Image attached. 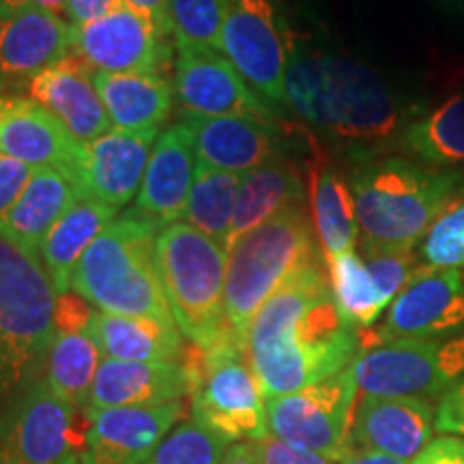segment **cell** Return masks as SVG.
<instances>
[{
  "label": "cell",
  "mask_w": 464,
  "mask_h": 464,
  "mask_svg": "<svg viewBox=\"0 0 464 464\" xmlns=\"http://www.w3.org/2000/svg\"><path fill=\"white\" fill-rule=\"evenodd\" d=\"M362 258L368 266L370 276L379 288L381 299L385 301L387 310L393 299L406 288L413 277L423 269L415 249H392V247H370L362 246Z\"/></svg>",
  "instance_id": "obj_38"
},
{
  "label": "cell",
  "mask_w": 464,
  "mask_h": 464,
  "mask_svg": "<svg viewBox=\"0 0 464 464\" xmlns=\"http://www.w3.org/2000/svg\"><path fill=\"white\" fill-rule=\"evenodd\" d=\"M324 263H327L329 284H332L334 299L342 316L357 329L374 327L387 305L381 299L379 288H376L362 254L357 249H348L338 256L327 258Z\"/></svg>",
  "instance_id": "obj_34"
},
{
  "label": "cell",
  "mask_w": 464,
  "mask_h": 464,
  "mask_svg": "<svg viewBox=\"0 0 464 464\" xmlns=\"http://www.w3.org/2000/svg\"><path fill=\"white\" fill-rule=\"evenodd\" d=\"M181 415L183 402L121 406L86 415L80 464H144Z\"/></svg>",
  "instance_id": "obj_17"
},
{
  "label": "cell",
  "mask_w": 464,
  "mask_h": 464,
  "mask_svg": "<svg viewBox=\"0 0 464 464\" xmlns=\"http://www.w3.org/2000/svg\"><path fill=\"white\" fill-rule=\"evenodd\" d=\"M183 123L194 138L200 164L232 174H247L256 168L284 160L276 127L239 116H185Z\"/></svg>",
  "instance_id": "obj_22"
},
{
  "label": "cell",
  "mask_w": 464,
  "mask_h": 464,
  "mask_svg": "<svg viewBox=\"0 0 464 464\" xmlns=\"http://www.w3.org/2000/svg\"><path fill=\"white\" fill-rule=\"evenodd\" d=\"M0 155L33 168H54L84 189L86 144L28 97L0 92Z\"/></svg>",
  "instance_id": "obj_16"
},
{
  "label": "cell",
  "mask_w": 464,
  "mask_h": 464,
  "mask_svg": "<svg viewBox=\"0 0 464 464\" xmlns=\"http://www.w3.org/2000/svg\"><path fill=\"white\" fill-rule=\"evenodd\" d=\"M194 387L188 362H119L103 357L92 382L84 417L121 406H164L181 402Z\"/></svg>",
  "instance_id": "obj_20"
},
{
  "label": "cell",
  "mask_w": 464,
  "mask_h": 464,
  "mask_svg": "<svg viewBox=\"0 0 464 464\" xmlns=\"http://www.w3.org/2000/svg\"><path fill=\"white\" fill-rule=\"evenodd\" d=\"M34 170L37 168L22 164V161L7 158V155H0V222L14 208Z\"/></svg>",
  "instance_id": "obj_39"
},
{
  "label": "cell",
  "mask_w": 464,
  "mask_h": 464,
  "mask_svg": "<svg viewBox=\"0 0 464 464\" xmlns=\"http://www.w3.org/2000/svg\"><path fill=\"white\" fill-rule=\"evenodd\" d=\"M222 464H263L260 462L258 450L254 445V440H241V443L230 445L226 450Z\"/></svg>",
  "instance_id": "obj_45"
},
{
  "label": "cell",
  "mask_w": 464,
  "mask_h": 464,
  "mask_svg": "<svg viewBox=\"0 0 464 464\" xmlns=\"http://www.w3.org/2000/svg\"><path fill=\"white\" fill-rule=\"evenodd\" d=\"M155 265L179 332L198 351L224 335L228 249L185 222L160 228Z\"/></svg>",
  "instance_id": "obj_7"
},
{
  "label": "cell",
  "mask_w": 464,
  "mask_h": 464,
  "mask_svg": "<svg viewBox=\"0 0 464 464\" xmlns=\"http://www.w3.org/2000/svg\"><path fill=\"white\" fill-rule=\"evenodd\" d=\"M56 299L42 258L0 237V400L44 370Z\"/></svg>",
  "instance_id": "obj_6"
},
{
  "label": "cell",
  "mask_w": 464,
  "mask_h": 464,
  "mask_svg": "<svg viewBox=\"0 0 464 464\" xmlns=\"http://www.w3.org/2000/svg\"><path fill=\"white\" fill-rule=\"evenodd\" d=\"M84 434L78 409L37 376L0 409V464H80Z\"/></svg>",
  "instance_id": "obj_9"
},
{
  "label": "cell",
  "mask_w": 464,
  "mask_h": 464,
  "mask_svg": "<svg viewBox=\"0 0 464 464\" xmlns=\"http://www.w3.org/2000/svg\"><path fill=\"white\" fill-rule=\"evenodd\" d=\"M230 0H168L174 45L222 52Z\"/></svg>",
  "instance_id": "obj_35"
},
{
  "label": "cell",
  "mask_w": 464,
  "mask_h": 464,
  "mask_svg": "<svg viewBox=\"0 0 464 464\" xmlns=\"http://www.w3.org/2000/svg\"><path fill=\"white\" fill-rule=\"evenodd\" d=\"M102 362L103 353L92 329L54 332L45 357L44 379L56 396L84 411Z\"/></svg>",
  "instance_id": "obj_32"
},
{
  "label": "cell",
  "mask_w": 464,
  "mask_h": 464,
  "mask_svg": "<svg viewBox=\"0 0 464 464\" xmlns=\"http://www.w3.org/2000/svg\"><path fill=\"white\" fill-rule=\"evenodd\" d=\"M464 332V269L423 266L393 299L381 327L359 329V351L393 340H443Z\"/></svg>",
  "instance_id": "obj_13"
},
{
  "label": "cell",
  "mask_w": 464,
  "mask_h": 464,
  "mask_svg": "<svg viewBox=\"0 0 464 464\" xmlns=\"http://www.w3.org/2000/svg\"><path fill=\"white\" fill-rule=\"evenodd\" d=\"M92 332L103 357L119 362H181L185 338L174 323L97 312Z\"/></svg>",
  "instance_id": "obj_28"
},
{
  "label": "cell",
  "mask_w": 464,
  "mask_h": 464,
  "mask_svg": "<svg viewBox=\"0 0 464 464\" xmlns=\"http://www.w3.org/2000/svg\"><path fill=\"white\" fill-rule=\"evenodd\" d=\"M277 0H230L222 54L271 108H286V69L293 45Z\"/></svg>",
  "instance_id": "obj_12"
},
{
  "label": "cell",
  "mask_w": 464,
  "mask_h": 464,
  "mask_svg": "<svg viewBox=\"0 0 464 464\" xmlns=\"http://www.w3.org/2000/svg\"><path fill=\"white\" fill-rule=\"evenodd\" d=\"M95 84L116 130L161 131L174 106V84L166 73L95 72Z\"/></svg>",
  "instance_id": "obj_26"
},
{
  "label": "cell",
  "mask_w": 464,
  "mask_h": 464,
  "mask_svg": "<svg viewBox=\"0 0 464 464\" xmlns=\"http://www.w3.org/2000/svg\"><path fill=\"white\" fill-rule=\"evenodd\" d=\"M228 440L194 420L177 423L144 464H222Z\"/></svg>",
  "instance_id": "obj_36"
},
{
  "label": "cell",
  "mask_w": 464,
  "mask_h": 464,
  "mask_svg": "<svg viewBox=\"0 0 464 464\" xmlns=\"http://www.w3.org/2000/svg\"><path fill=\"white\" fill-rule=\"evenodd\" d=\"M82 196L84 189L67 174L54 168H37L14 208L0 222V237L39 256L54 224Z\"/></svg>",
  "instance_id": "obj_25"
},
{
  "label": "cell",
  "mask_w": 464,
  "mask_h": 464,
  "mask_svg": "<svg viewBox=\"0 0 464 464\" xmlns=\"http://www.w3.org/2000/svg\"><path fill=\"white\" fill-rule=\"evenodd\" d=\"M432 430L434 409L428 400L363 396L353 411L351 445L409 462L430 443Z\"/></svg>",
  "instance_id": "obj_19"
},
{
  "label": "cell",
  "mask_w": 464,
  "mask_h": 464,
  "mask_svg": "<svg viewBox=\"0 0 464 464\" xmlns=\"http://www.w3.org/2000/svg\"><path fill=\"white\" fill-rule=\"evenodd\" d=\"M26 97L48 110L82 144L97 140L114 127L97 91L95 69L73 52L26 80Z\"/></svg>",
  "instance_id": "obj_18"
},
{
  "label": "cell",
  "mask_w": 464,
  "mask_h": 464,
  "mask_svg": "<svg viewBox=\"0 0 464 464\" xmlns=\"http://www.w3.org/2000/svg\"><path fill=\"white\" fill-rule=\"evenodd\" d=\"M362 246L415 249L440 213L464 194V172L406 158H374L351 179Z\"/></svg>",
  "instance_id": "obj_3"
},
{
  "label": "cell",
  "mask_w": 464,
  "mask_h": 464,
  "mask_svg": "<svg viewBox=\"0 0 464 464\" xmlns=\"http://www.w3.org/2000/svg\"><path fill=\"white\" fill-rule=\"evenodd\" d=\"M351 365L304 390L266 400L271 437L342 462L351 454V423L357 404Z\"/></svg>",
  "instance_id": "obj_11"
},
{
  "label": "cell",
  "mask_w": 464,
  "mask_h": 464,
  "mask_svg": "<svg viewBox=\"0 0 464 464\" xmlns=\"http://www.w3.org/2000/svg\"><path fill=\"white\" fill-rule=\"evenodd\" d=\"M72 54V24L45 9L0 14V78L31 80Z\"/></svg>",
  "instance_id": "obj_23"
},
{
  "label": "cell",
  "mask_w": 464,
  "mask_h": 464,
  "mask_svg": "<svg viewBox=\"0 0 464 464\" xmlns=\"http://www.w3.org/2000/svg\"><path fill=\"white\" fill-rule=\"evenodd\" d=\"M450 3H464V0H450Z\"/></svg>",
  "instance_id": "obj_49"
},
{
  "label": "cell",
  "mask_w": 464,
  "mask_h": 464,
  "mask_svg": "<svg viewBox=\"0 0 464 464\" xmlns=\"http://www.w3.org/2000/svg\"><path fill=\"white\" fill-rule=\"evenodd\" d=\"M114 219L116 208L103 205L92 196H82L54 224L39 249V258H42L58 295L72 290L75 266L82 260L86 249L92 246V241Z\"/></svg>",
  "instance_id": "obj_29"
},
{
  "label": "cell",
  "mask_w": 464,
  "mask_h": 464,
  "mask_svg": "<svg viewBox=\"0 0 464 464\" xmlns=\"http://www.w3.org/2000/svg\"><path fill=\"white\" fill-rule=\"evenodd\" d=\"M241 179V174L218 170L198 161L183 222L228 249Z\"/></svg>",
  "instance_id": "obj_33"
},
{
  "label": "cell",
  "mask_w": 464,
  "mask_h": 464,
  "mask_svg": "<svg viewBox=\"0 0 464 464\" xmlns=\"http://www.w3.org/2000/svg\"><path fill=\"white\" fill-rule=\"evenodd\" d=\"M198 158L183 121L166 127L155 140L133 213L164 228L183 222Z\"/></svg>",
  "instance_id": "obj_21"
},
{
  "label": "cell",
  "mask_w": 464,
  "mask_h": 464,
  "mask_svg": "<svg viewBox=\"0 0 464 464\" xmlns=\"http://www.w3.org/2000/svg\"><path fill=\"white\" fill-rule=\"evenodd\" d=\"M307 198V185L299 168L286 160L271 161L243 174L235 219H232L230 243L256 226L269 222L284 208L299 205ZM228 243V246H230Z\"/></svg>",
  "instance_id": "obj_30"
},
{
  "label": "cell",
  "mask_w": 464,
  "mask_h": 464,
  "mask_svg": "<svg viewBox=\"0 0 464 464\" xmlns=\"http://www.w3.org/2000/svg\"><path fill=\"white\" fill-rule=\"evenodd\" d=\"M72 52L106 73H166L172 61L166 34L130 5L91 24H72Z\"/></svg>",
  "instance_id": "obj_14"
},
{
  "label": "cell",
  "mask_w": 464,
  "mask_h": 464,
  "mask_svg": "<svg viewBox=\"0 0 464 464\" xmlns=\"http://www.w3.org/2000/svg\"><path fill=\"white\" fill-rule=\"evenodd\" d=\"M321 260L310 208L293 205L228 246L224 335L246 348L247 329L265 301L304 266Z\"/></svg>",
  "instance_id": "obj_4"
},
{
  "label": "cell",
  "mask_w": 464,
  "mask_h": 464,
  "mask_svg": "<svg viewBox=\"0 0 464 464\" xmlns=\"http://www.w3.org/2000/svg\"><path fill=\"white\" fill-rule=\"evenodd\" d=\"M254 445H256L263 464H335L327 456L295 448V445L284 443V440L271 437V434H266L260 440H254Z\"/></svg>",
  "instance_id": "obj_40"
},
{
  "label": "cell",
  "mask_w": 464,
  "mask_h": 464,
  "mask_svg": "<svg viewBox=\"0 0 464 464\" xmlns=\"http://www.w3.org/2000/svg\"><path fill=\"white\" fill-rule=\"evenodd\" d=\"M121 5H125V0H67L65 15L69 24L82 26L112 14Z\"/></svg>",
  "instance_id": "obj_43"
},
{
  "label": "cell",
  "mask_w": 464,
  "mask_h": 464,
  "mask_svg": "<svg viewBox=\"0 0 464 464\" xmlns=\"http://www.w3.org/2000/svg\"><path fill=\"white\" fill-rule=\"evenodd\" d=\"M65 5L67 0H0V14L34 7V9H45V11H52V14L61 15L63 11H65Z\"/></svg>",
  "instance_id": "obj_46"
},
{
  "label": "cell",
  "mask_w": 464,
  "mask_h": 464,
  "mask_svg": "<svg viewBox=\"0 0 464 464\" xmlns=\"http://www.w3.org/2000/svg\"><path fill=\"white\" fill-rule=\"evenodd\" d=\"M398 149L421 164L443 170L464 166V95L415 112L400 133Z\"/></svg>",
  "instance_id": "obj_31"
},
{
  "label": "cell",
  "mask_w": 464,
  "mask_h": 464,
  "mask_svg": "<svg viewBox=\"0 0 464 464\" xmlns=\"http://www.w3.org/2000/svg\"><path fill=\"white\" fill-rule=\"evenodd\" d=\"M3 89H5V80L0 78V91H3Z\"/></svg>",
  "instance_id": "obj_48"
},
{
  "label": "cell",
  "mask_w": 464,
  "mask_h": 464,
  "mask_svg": "<svg viewBox=\"0 0 464 464\" xmlns=\"http://www.w3.org/2000/svg\"><path fill=\"white\" fill-rule=\"evenodd\" d=\"M417 256L432 269H464V194L428 228Z\"/></svg>",
  "instance_id": "obj_37"
},
{
  "label": "cell",
  "mask_w": 464,
  "mask_h": 464,
  "mask_svg": "<svg viewBox=\"0 0 464 464\" xmlns=\"http://www.w3.org/2000/svg\"><path fill=\"white\" fill-rule=\"evenodd\" d=\"M125 5H130L131 9L147 15L166 37H172L170 15H168V0H125Z\"/></svg>",
  "instance_id": "obj_44"
},
{
  "label": "cell",
  "mask_w": 464,
  "mask_h": 464,
  "mask_svg": "<svg viewBox=\"0 0 464 464\" xmlns=\"http://www.w3.org/2000/svg\"><path fill=\"white\" fill-rule=\"evenodd\" d=\"M174 48V97L189 116H239L274 125V108L260 100L222 52Z\"/></svg>",
  "instance_id": "obj_15"
},
{
  "label": "cell",
  "mask_w": 464,
  "mask_h": 464,
  "mask_svg": "<svg viewBox=\"0 0 464 464\" xmlns=\"http://www.w3.org/2000/svg\"><path fill=\"white\" fill-rule=\"evenodd\" d=\"M340 464H406V462L387 454H376V451L353 450Z\"/></svg>",
  "instance_id": "obj_47"
},
{
  "label": "cell",
  "mask_w": 464,
  "mask_h": 464,
  "mask_svg": "<svg viewBox=\"0 0 464 464\" xmlns=\"http://www.w3.org/2000/svg\"><path fill=\"white\" fill-rule=\"evenodd\" d=\"M434 430L464 439V376L440 398L434 415Z\"/></svg>",
  "instance_id": "obj_41"
},
{
  "label": "cell",
  "mask_w": 464,
  "mask_h": 464,
  "mask_svg": "<svg viewBox=\"0 0 464 464\" xmlns=\"http://www.w3.org/2000/svg\"><path fill=\"white\" fill-rule=\"evenodd\" d=\"M160 133H133L112 127L97 140L86 144V196L102 200L116 211L136 200Z\"/></svg>",
  "instance_id": "obj_24"
},
{
  "label": "cell",
  "mask_w": 464,
  "mask_h": 464,
  "mask_svg": "<svg viewBox=\"0 0 464 464\" xmlns=\"http://www.w3.org/2000/svg\"><path fill=\"white\" fill-rule=\"evenodd\" d=\"M413 464H464V439L451 434L432 439Z\"/></svg>",
  "instance_id": "obj_42"
},
{
  "label": "cell",
  "mask_w": 464,
  "mask_h": 464,
  "mask_svg": "<svg viewBox=\"0 0 464 464\" xmlns=\"http://www.w3.org/2000/svg\"><path fill=\"white\" fill-rule=\"evenodd\" d=\"M246 355L265 400L342 372L359 355V329L342 316L321 260L265 301L247 329Z\"/></svg>",
  "instance_id": "obj_1"
},
{
  "label": "cell",
  "mask_w": 464,
  "mask_h": 464,
  "mask_svg": "<svg viewBox=\"0 0 464 464\" xmlns=\"http://www.w3.org/2000/svg\"><path fill=\"white\" fill-rule=\"evenodd\" d=\"M286 108L365 160L398 147L404 125L415 116L413 110L400 106L390 86L368 65L310 50L295 37L286 69Z\"/></svg>",
  "instance_id": "obj_2"
},
{
  "label": "cell",
  "mask_w": 464,
  "mask_h": 464,
  "mask_svg": "<svg viewBox=\"0 0 464 464\" xmlns=\"http://www.w3.org/2000/svg\"><path fill=\"white\" fill-rule=\"evenodd\" d=\"M158 232L133 211L110 222L75 266L73 293L106 314L174 323L155 265Z\"/></svg>",
  "instance_id": "obj_5"
},
{
  "label": "cell",
  "mask_w": 464,
  "mask_h": 464,
  "mask_svg": "<svg viewBox=\"0 0 464 464\" xmlns=\"http://www.w3.org/2000/svg\"><path fill=\"white\" fill-rule=\"evenodd\" d=\"M307 208L323 258L355 249L359 226L353 191L344 177L321 153L307 170Z\"/></svg>",
  "instance_id": "obj_27"
},
{
  "label": "cell",
  "mask_w": 464,
  "mask_h": 464,
  "mask_svg": "<svg viewBox=\"0 0 464 464\" xmlns=\"http://www.w3.org/2000/svg\"><path fill=\"white\" fill-rule=\"evenodd\" d=\"M198 351V348H196ZM194 370L191 420L232 440H260L266 430V400L246 348L222 335L208 351L188 359Z\"/></svg>",
  "instance_id": "obj_8"
},
{
  "label": "cell",
  "mask_w": 464,
  "mask_h": 464,
  "mask_svg": "<svg viewBox=\"0 0 464 464\" xmlns=\"http://www.w3.org/2000/svg\"><path fill=\"white\" fill-rule=\"evenodd\" d=\"M351 374L363 396L437 398L464 376V338L393 340L359 351Z\"/></svg>",
  "instance_id": "obj_10"
}]
</instances>
